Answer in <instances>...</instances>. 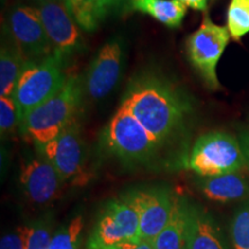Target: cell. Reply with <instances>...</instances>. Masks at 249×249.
I'll return each mask as SVG.
<instances>
[{
  "instance_id": "1",
  "label": "cell",
  "mask_w": 249,
  "mask_h": 249,
  "mask_svg": "<svg viewBox=\"0 0 249 249\" xmlns=\"http://www.w3.org/2000/svg\"><path fill=\"white\" fill-rule=\"evenodd\" d=\"M121 105L161 145L178 136L192 112L189 98L165 77L144 71L133 77Z\"/></svg>"
},
{
  "instance_id": "2",
  "label": "cell",
  "mask_w": 249,
  "mask_h": 249,
  "mask_svg": "<svg viewBox=\"0 0 249 249\" xmlns=\"http://www.w3.org/2000/svg\"><path fill=\"white\" fill-rule=\"evenodd\" d=\"M83 91V81L74 74L68 75L65 86L54 96L27 114L20 124L22 133L36 147L52 141L77 119Z\"/></svg>"
},
{
  "instance_id": "3",
  "label": "cell",
  "mask_w": 249,
  "mask_h": 249,
  "mask_svg": "<svg viewBox=\"0 0 249 249\" xmlns=\"http://www.w3.org/2000/svg\"><path fill=\"white\" fill-rule=\"evenodd\" d=\"M66 60V57L53 52L42 60L26 62L13 93L20 124L29 112L54 96L65 86L68 79L65 71Z\"/></svg>"
},
{
  "instance_id": "4",
  "label": "cell",
  "mask_w": 249,
  "mask_h": 249,
  "mask_svg": "<svg viewBox=\"0 0 249 249\" xmlns=\"http://www.w3.org/2000/svg\"><path fill=\"white\" fill-rule=\"evenodd\" d=\"M104 148L124 163H147L161 148L145 127L120 105L102 134Z\"/></svg>"
},
{
  "instance_id": "5",
  "label": "cell",
  "mask_w": 249,
  "mask_h": 249,
  "mask_svg": "<svg viewBox=\"0 0 249 249\" xmlns=\"http://www.w3.org/2000/svg\"><path fill=\"white\" fill-rule=\"evenodd\" d=\"M245 165L241 143L219 130L205 133L196 140L188 160L189 169L203 178L239 172Z\"/></svg>"
},
{
  "instance_id": "6",
  "label": "cell",
  "mask_w": 249,
  "mask_h": 249,
  "mask_svg": "<svg viewBox=\"0 0 249 249\" xmlns=\"http://www.w3.org/2000/svg\"><path fill=\"white\" fill-rule=\"evenodd\" d=\"M141 240L140 218L129 193L110 200L99 213L88 239V249H111Z\"/></svg>"
},
{
  "instance_id": "7",
  "label": "cell",
  "mask_w": 249,
  "mask_h": 249,
  "mask_svg": "<svg viewBox=\"0 0 249 249\" xmlns=\"http://www.w3.org/2000/svg\"><path fill=\"white\" fill-rule=\"evenodd\" d=\"M230 31L227 27L213 22L205 13L200 28L186 40V52L189 64L201 76L205 87L210 90L220 88L217 76V66L226 46L229 45Z\"/></svg>"
},
{
  "instance_id": "8",
  "label": "cell",
  "mask_w": 249,
  "mask_h": 249,
  "mask_svg": "<svg viewBox=\"0 0 249 249\" xmlns=\"http://www.w3.org/2000/svg\"><path fill=\"white\" fill-rule=\"evenodd\" d=\"M5 30L27 61L42 60L54 52L37 7L13 6L6 18Z\"/></svg>"
},
{
  "instance_id": "9",
  "label": "cell",
  "mask_w": 249,
  "mask_h": 249,
  "mask_svg": "<svg viewBox=\"0 0 249 249\" xmlns=\"http://www.w3.org/2000/svg\"><path fill=\"white\" fill-rule=\"evenodd\" d=\"M37 148L65 182H82L86 176V147L79 120L76 119L52 141Z\"/></svg>"
},
{
  "instance_id": "10",
  "label": "cell",
  "mask_w": 249,
  "mask_h": 249,
  "mask_svg": "<svg viewBox=\"0 0 249 249\" xmlns=\"http://www.w3.org/2000/svg\"><path fill=\"white\" fill-rule=\"evenodd\" d=\"M124 44L114 37L102 46L87 68L83 89L92 101L105 98L119 82L123 71Z\"/></svg>"
},
{
  "instance_id": "11",
  "label": "cell",
  "mask_w": 249,
  "mask_h": 249,
  "mask_svg": "<svg viewBox=\"0 0 249 249\" xmlns=\"http://www.w3.org/2000/svg\"><path fill=\"white\" fill-rule=\"evenodd\" d=\"M37 9L54 52L68 58L80 51L82 35L66 0L40 4Z\"/></svg>"
},
{
  "instance_id": "12",
  "label": "cell",
  "mask_w": 249,
  "mask_h": 249,
  "mask_svg": "<svg viewBox=\"0 0 249 249\" xmlns=\"http://www.w3.org/2000/svg\"><path fill=\"white\" fill-rule=\"evenodd\" d=\"M129 195L139 213L141 240L154 242L169 222L177 195L161 187L133 191Z\"/></svg>"
},
{
  "instance_id": "13",
  "label": "cell",
  "mask_w": 249,
  "mask_h": 249,
  "mask_svg": "<svg viewBox=\"0 0 249 249\" xmlns=\"http://www.w3.org/2000/svg\"><path fill=\"white\" fill-rule=\"evenodd\" d=\"M23 193L33 203L50 204L60 196L65 180L44 156L38 155L24 161L20 171Z\"/></svg>"
},
{
  "instance_id": "14",
  "label": "cell",
  "mask_w": 249,
  "mask_h": 249,
  "mask_svg": "<svg viewBox=\"0 0 249 249\" xmlns=\"http://www.w3.org/2000/svg\"><path fill=\"white\" fill-rule=\"evenodd\" d=\"M186 249H229L225 235L204 209L189 203L187 220Z\"/></svg>"
},
{
  "instance_id": "15",
  "label": "cell",
  "mask_w": 249,
  "mask_h": 249,
  "mask_svg": "<svg viewBox=\"0 0 249 249\" xmlns=\"http://www.w3.org/2000/svg\"><path fill=\"white\" fill-rule=\"evenodd\" d=\"M200 189L208 200L217 203H232L249 197V180L240 172L205 178L200 182Z\"/></svg>"
},
{
  "instance_id": "16",
  "label": "cell",
  "mask_w": 249,
  "mask_h": 249,
  "mask_svg": "<svg viewBox=\"0 0 249 249\" xmlns=\"http://www.w3.org/2000/svg\"><path fill=\"white\" fill-rule=\"evenodd\" d=\"M189 202L176 196L172 214L155 241V249H186L187 220Z\"/></svg>"
},
{
  "instance_id": "17",
  "label": "cell",
  "mask_w": 249,
  "mask_h": 249,
  "mask_svg": "<svg viewBox=\"0 0 249 249\" xmlns=\"http://www.w3.org/2000/svg\"><path fill=\"white\" fill-rule=\"evenodd\" d=\"M147 14L167 28H179L187 7L179 0H133L130 12Z\"/></svg>"
},
{
  "instance_id": "18",
  "label": "cell",
  "mask_w": 249,
  "mask_h": 249,
  "mask_svg": "<svg viewBox=\"0 0 249 249\" xmlns=\"http://www.w3.org/2000/svg\"><path fill=\"white\" fill-rule=\"evenodd\" d=\"M27 60L13 43L2 42L0 50V96L13 97Z\"/></svg>"
},
{
  "instance_id": "19",
  "label": "cell",
  "mask_w": 249,
  "mask_h": 249,
  "mask_svg": "<svg viewBox=\"0 0 249 249\" xmlns=\"http://www.w3.org/2000/svg\"><path fill=\"white\" fill-rule=\"evenodd\" d=\"M117 0H86L80 7L71 11L77 24L87 31H93L111 11H116Z\"/></svg>"
},
{
  "instance_id": "20",
  "label": "cell",
  "mask_w": 249,
  "mask_h": 249,
  "mask_svg": "<svg viewBox=\"0 0 249 249\" xmlns=\"http://www.w3.org/2000/svg\"><path fill=\"white\" fill-rule=\"evenodd\" d=\"M227 29L233 40L249 33V0H231L227 9Z\"/></svg>"
},
{
  "instance_id": "21",
  "label": "cell",
  "mask_w": 249,
  "mask_h": 249,
  "mask_svg": "<svg viewBox=\"0 0 249 249\" xmlns=\"http://www.w3.org/2000/svg\"><path fill=\"white\" fill-rule=\"evenodd\" d=\"M233 249H249V200L233 214L230 226Z\"/></svg>"
},
{
  "instance_id": "22",
  "label": "cell",
  "mask_w": 249,
  "mask_h": 249,
  "mask_svg": "<svg viewBox=\"0 0 249 249\" xmlns=\"http://www.w3.org/2000/svg\"><path fill=\"white\" fill-rule=\"evenodd\" d=\"M82 230L83 218L77 216L55 233L49 249H79Z\"/></svg>"
},
{
  "instance_id": "23",
  "label": "cell",
  "mask_w": 249,
  "mask_h": 249,
  "mask_svg": "<svg viewBox=\"0 0 249 249\" xmlns=\"http://www.w3.org/2000/svg\"><path fill=\"white\" fill-rule=\"evenodd\" d=\"M52 238L51 225L45 220H37L29 226L26 249H49Z\"/></svg>"
},
{
  "instance_id": "24",
  "label": "cell",
  "mask_w": 249,
  "mask_h": 249,
  "mask_svg": "<svg viewBox=\"0 0 249 249\" xmlns=\"http://www.w3.org/2000/svg\"><path fill=\"white\" fill-rule=\"evenodd\" d=\"M20 126L18 107L13 97H0V130L1 135H7Z\"/></svg>"
},
{
  "instance_id": "25",
  "label": "cell",
  "mask_w": 249,
  "mask_h": 249,
  "mask_svg": "<svg viewBox=\"0 0 249 249\" xmlns=\"http://www.w3.org/2000/svg\"><path fill=\"white\" fill-rule=\"evenodd\" d=\"M28 232L29 226H23L5 234L0 241V249H26Z\"/></svg>"
},
{
  "instance_id": "26",
  "label": "cell",
  "mask_w": 249,
  "mask_h": 249,
  "mask_svg": "<svg viewBox=\"0 0 249 249\" xmlns=\"http://www.w3.org/2000/svg\"><path fill=\"white\" fill-rule=\"evenodd\" d=\"M111 249H155L152 242L144 241V240H138V241H128L121 244L117 247H113Z\"/></svg>"
},
{
  "instance_id": "27",
  "label": "cell",
  "mask_w": 249,
  "mask_h": 249,
  "mask_svg": "<svg viewBox=\"0 0 249 249\" xmlns=\"http://www.w3.org/2000/svg\"><path fill=\"white\" fill-rule=\"evenodd\" d=\"M186 7H189L195 11L205 12L208 7V0H179Z\"/></svg>"
},
{
  "instance_id": "28",
  "label": "cell",
  "mask_w": 249,
  "mask_h": 249,
  "mask_svg": "<svg viewBox=\"0 0 249 249\" xmlns=\"http://www.w3.org/2000/svg\"><path fill=\"white\" fill-rule=\"evenodd\" d=\"M241 147L244 150L245 157H246V163H247L249 167V129L246 132L244 135L241 136Z\"/></svg>"
},
{
  "instance_id": "29",
  "label": "cell",
  "mask_w": 249,
  "mask_h": 249,
  "mask_svg": "<svg viewBox=\"0 0 249 249\" xmlns=\"http://www.w3.org/2000/svg\"><path fill=\"white\" fill-rule=\"evenodd\" d=\"M133 0H117L116 9L121 11L123 13H130V7H132Z\"/></svg>"
},
{
  "instance_id": "30",
  "label": "cell",
  "mask_w": 249,
  "mask_h": 249,
  "mask_svg": "<svg viewBox=\"0 0 249 249\" xmlns=\"http://www.w3.org/2000/svg\"><path fill=\"white\" fill-rule=\"evenodd\" d=\"M66 2L71 12V11H74V9H76L77 7H80V6H82L83 4H85L86 0H66Z\"/></svg>"
},
{
  "instance_id": "31",
  "label": "cell",
  "mask_w": 249,
  "mask_h": 249,
  "mask_svg": "<svg viewBox=\"0 0 249 249\" xmlns=\"http://www.w3.org/2000/svg\"><path fill=\"white\" fill-rule=\"evenodd\" d=\"M33 1L37 2V4H46V2H51V1H57V0H33Z\"/></svg>"
}]
</instances>
